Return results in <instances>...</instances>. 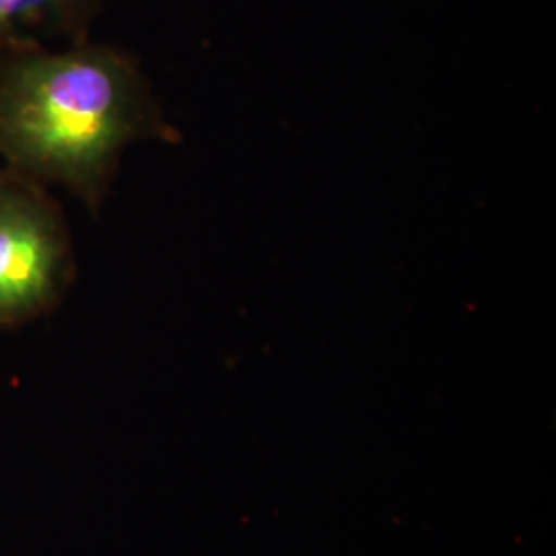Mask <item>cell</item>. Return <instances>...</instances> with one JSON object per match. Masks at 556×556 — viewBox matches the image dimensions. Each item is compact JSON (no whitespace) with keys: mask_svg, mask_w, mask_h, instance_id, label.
<instances>
[{"mask_svg":"<svg viewBox=\"0 0 556 556\" xmlns=\"http://www.w3.org/2000/svg\"><path fill=\"white\" fill-rule=\"evenodd\" d=\"M178 139L139 60L77 41L0 50V160L40 186L100 208L122 153L139 140Z\"/></svg>","mask_w":556,"mask_h":556,"instance_id":"6da1fadb","label":"cell"},{"mask_svg":"<svg viewBox=\"0 0 556 556\" xmlns=\"http://www.w3.org/2000/svg\"><path fill=\"white\" fill-rule=\"evenodd\" d=\"M75 278V250L46 188L0 167V330L46 316Z\"/></svg>","mask_w":556,"mask_h":556,"instance_id":"7a4b0ae2","label":"cell"},{"mask_svg":"<svg viewBox=\"0 0 556 556\" xmlns=\"http://www.w3.org/2000/svg\"><path fill=\"white\" fill-rule=\"evenodd\" d=\"M103 0H0V50L66 38L87 40Z\"/></svg>","mask_w":556,"mask_h":556,"instance_id":"3957f363","label":"cell"}]
</instances>
